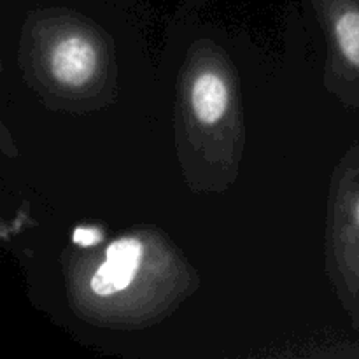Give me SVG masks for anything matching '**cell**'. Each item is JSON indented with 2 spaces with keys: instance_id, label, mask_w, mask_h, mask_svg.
Returning a JSON list of instances; mask_svg holds the SVG:
<instances>
[{
  "instance_id": "6da1fadb",
  "label": "cell",
  "mask_w": 359,
  "mask_h": 359,
  "mask_svg": "<svg viewBox=\"0 0 359 359\" xmlns=\"http://www.w3.org/2000/svg\"><path fill=\"white\" fill-rule=\"evenodd\" d=\"M97 49L84 37H67L51 55V72L65 86H83L97 72Z\"/></svg>"
},
{
  "instance_id": "7a4b0ae2",
  "label": "cell",
  "mask_w": 359,
  "mask_h": 359,
  "mask_svg": "<svg viewBox=\"0 0 359 359\" xmlns=\"http://www.w3.org/2000/svg\"><path fill=\"white\" fill-rule=\"evenodd\" d=\"M230 102V93L223 77L214 72H202L191 86V107L196 118L205 125L219 121Z\"/></svg>"
},
{
  "instance_id": "5b68a950",
  "label": "cell",
  "mask_w": 359,
  "mask_h": 359,
  "mask_svg": "<svg viewBox=\"0 0 359 359\" xmlns=\"http://www.w3.org/2000/svg\"><path fill=\"white\" fill-rule=\"evenodd\" d=\"M142 244L137 238H119L109 245L105 259L116 263V265L126 266V269L139 270L140 262H142Z\"/></svg>"
},
{
  "instance_id": "3957f363",
  "label": "cell",
  "mask_w": 359,
  "mask_h": 359,
  "mask_svg": "<svg viewBox=\"0 0 359 359\" xmlns=\"http://www.w3.org/2000/svg\"><path fill=\"white\" fill-rule=\"evenodd\" d=\"M333 34L342 58L359 72V2L342 0L333 16Z\"/></svg>"
},
{
  "instance_id": "8992f818",
  "label": "cell",
  "mask_w": 359,
  "mask_h": 359,
  "mask_svg": "<svg viewBox=\"0 0 359 359\" xmlns=\"http://www.w3.org/2000/svg\"><path fill=\"white\" fill-rule=\"evenodd\" d=\"M349 256L353 262L354 273L359 277V184L356 191L351 195V207H349Z\"/></svg>"
},
{
  "instance_id": "277c9868",
  "label": "cell",
  "mask_w": 359,
  "mask_h": 359,
  "mask_svg": "<svg viewBox=\"0 0 359 359\" xmlns=\"http://www.w3.org/2000/svg\"><path fill=\"white\" fill-rule=\"evenodd\" d=\"M135 273L137 270L126 269V266L116 265V263L105 259L91 276V291L98 297H111V294L126 290L135 279Z\"/></svg>"
}]
</instances>
